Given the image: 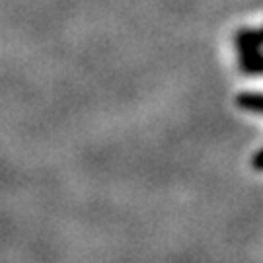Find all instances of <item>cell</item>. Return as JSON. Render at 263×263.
I'll list each match as a JSON object with an SVG mask.
<instances>
[{"label": "cell", "instance_id": "3957f363", "mask_svg": "<svg viewBox=\"0 0 263 263\" xmlns=\"http://www.w3.org/2000/svg\"><path fill=\"white\" fill-rule=\"evenodd\" d=\"M236 37L246 39V41H250V43H255V45H261L263 47V28L261 29H242V31H238Z\"/></svg>", "mask_w": 263, "mask_h": 263}, {"label": "cell", "instance_id": "6da1fadb", "mask_svg": "<svg viewBox=\"0 0 263 263\" xmlns=\"http://www.w3.org/2000/svg\"><path fill=\"white\" fill-rule=\"evenodd\" d=\"M238 47V63L240 68L248 74H263V47L250 43L246 39L236 37Z\"/></svg>", "mask_w": 263, "mask_h": 263}, {"label": "cell", "instance_id": "7a4b0ae2", "mask_svg": "<svg viewBox=\"0 0 263 263\" xmlns=\"http://www.w3.org/2000/svg\"><path fill=\"white\" fill-rule=\"evenodd\" d=\"M238 107H242L246 111L259 113L263 115V94H254V92H246L236 98Z\"/></svg>", "mask_w": 263, "mask_h": 263}, {"label": "cell", "instance_id": "277c9868", "mask_svg": "<svg viewBox=\"0 0 263 263\" xmlns=\"http://www.w3.org/2000/svg\"><path fill=\"white\" fill-rule=\"evenodd\" d=\"M254 168L255 170H263V148L254 156Z\"/></svg>", "mask_w": 263, "mask_h": 263}]
</instances>
